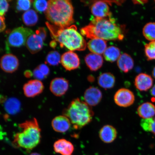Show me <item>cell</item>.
<instances>
[{
	"instance_id": "37",
	"label": "cell",
	"mask_w": 155,
	"mask_h": 155,
	"mask_svg": "<svg viewBox=\"0 0 155 155\" xmlns=\"http://www.w3.org/2000/svg\"><path fill=\"white\" fill-rule=\"evenodd\" d=\"M6 28L4 16L0 15V32L4 31Z\"/></svg>"
},
{
	"instance_id": "13",
	"label": "cell",
	"mask_w": 155,
	"mask_h": 155,
	"mask_svg": "<svg viewBox=\"0 0 155 155\" xmlns=\"http://www.w3.org/2000/svg\"><path fill=\"white\" fill-rule=\"evenodd\" d=\"M102 98L101 91L96 87H89L84 93V102L90 107L97 105L101 101Z\"/></svg>"
},
{
	"instance_id": "22",
	"label": "cell",
	"mask_w": 155,
	"mask_h": 155,
	"mask_svg": "<svg viewBox=\"0 0 155 155\" xmlns=\"http://www.w3.org/2000/svg\"><path fill=\"white\" fill-rule=\"evenodd\" d=\"M115 78L110 73L101 74L98 78V83L104 90H109L113 88L115 84Z\"/></svg>"
},
{
	"instance_id": "26",
	"label": "cell",
	"mask_w": 155,
	"mask_h": 155,
	"mask_svg": "<svg viewBox=\"0 0 155 155\" xmlns=\"http://www.w3.org/2000/svg\"><path fill=\"white\" fill-rule=\"evenodd\" d=\"M22 20L25 24L28 26H33L37 23L38 16L35 11L29 10L22 15Z\"/></svg>"
},
{
	"instance_id": "34",
	"label": "cell",
	"mask_w": 155,
	"mask_h": 155,
	"mask_svg": "<svg viewBox=\"0 0 155 155\" xmlns=\"http://www.w3.org/2000/svg\"><path fill=\"white\" fill-rule=\"evenodd\" d=\"M33 74L37 80L39 81L43 80L46 78L38 67L34 70Z\"/></svg>"
},
{
	"instance_id": "16",
	"label": "cell",
	"mask_w": 155,
	"mask_h": 155,
	"mask_svg": "<svg viewBox=\"0 0 155 155\" xmlns=\"http://www.w3.org/2000/svg\"><path fill=\"white\" fill-rule=\"evenodd\" d=\"M99 135L103 142L108 144L113 142L117 138V132L113 126L107 125L100 130Z\"/></svg>"
},
{
	"instance_id": "3",
	"label": "cell",
	"mask_w": 155,
	"mask_h": 155,
	"mask_svg": "<svg viewBox=\"0 0 155 155\" xmlns=\"http://www.w3.org/2000/svg\"><path fill=\"white\" fill-rule=\"evenodd\" d=\"M48 2L45 15L51 24L61 28L72 25L74 22V8L70 1L52 0Z\"/></svg>"
},
{
	"instance_id": "24",
	"label": "cell",
	"mask_w": 155,
	"mask_h": 155,
	"mask_svg": "<svg viewBox=\"0 0 155 155\" xmlns=\"http://www.w3.org/2000/svg\"><path fill=\"white\" fill-rule=\"evenodd\" d=\"M21 104L20 101L15 98H11L6 100L4 107L6 111L11 115H14L20 111Z\"/></svg>"
},
{
	"instance_id": "35",
	"label": "cell",
	"mask_w": 155,
	"mask_h": 155,
	"mask_svg": "<svg viewBox=\"0 0 155 155\" xmlns=\"http://www.w3.org/2000/svg\"><path fill=\"white\" fill-rule=\"evenodd\" d=\"M38 68L46 77L49 75L50 69L45 64H41L39 65Z\"/></svg>"
},
{
	"instance_id": "12",
	"label": "cell",
	"mask_w": 155,
	"mask_h": 155,
	"mask_svg": "<svg viewBox=\"0 0 155 155\" xmlns=\"http://www.w3.org/2000/svg\"><path fill=\"white\" fill-rule=\"evenodd\" d=\"M106 1H97L93 4L91 10L92 15L97 18H105L112 16Z\"/></svg>"
},
{
	"instance_id": "23",
	"label": "cell",
	"mask_w": 155,
	"mask_h": 155,
	"mask_svg": "<svg viewBox=\"0 0 155 155\" xmlns=\"http://www.w3.org/2000/svg\"><path fill=\"white\" fill-rule=\"evenodd\" d=\"M117 66L123 72L127 73L133 68L134 62L131 56L126 53L121 55L117 60Z\"/></svg>"
},
{
	"instance_id": "39",
	"label": "cell",
	"mask_w": 155,
	"mask_h": 155,
	"mask_svg": "<svg viewBox=\"0 0 155 155\" xmlns=\"http://www.w3.org/2000/svg\"><path fill=\"white\" fill-rule=\"evenodd\" d=\"M134 3V4H140L142 5L148 2L147 1H133Z\"/></svg>"
},
{
	"instance_id": "27",
	"label": "cell",
	"mask_w": 155,
	"mask_h": 155,
	"mask_svg": "<svg viewBox=\"0 0 155 155\" xmlns=\"http://www.w3.org/2000/svg\"><path fill=\"white\" fill-rule=\"evenodd\" d=\"M144 37L151 41H155V23L150 22L144 26L143 30Z\"/></svg>"
},
{
	"instance_id": "7",
	"label": "cell",
	"mask_w": 155,
	"mask_h": 155,
	"mask_svg": "<svg viewBox=\"0 0 155 155\" xmlns=\"http://www.w3.org/2000/svg\"><path fill=\"white\" fill-rule=\"evenodd\" d=\"M114 100L117 105L121 107H127L135 102V97L132 91L125 88L120 89L114 96Z\"/></svg>"
},
{
	"instance_id": "4",
	"label": "cell",
	"mask_w": 155,
	"mask_h": 155,
	"mask_svg": "<svg viewBox=\"0 0 155 155\" xmlns=\"http://www.w3.org/2000/svg\"><path fill=\"white\" fill-rule=\"evenodd\" d=\"M21 130L14 136L13 144L15 146L27 150L38 146L41 140V130L35 118L19 124Z\"/></svg>"
},
{
	"instance_id": "9",
	"label": "cell",
	"mask_w": 155,
	"mask_h": 155,
	"mask_svg": "<svg viewBox=\"0 0 155 155\" xmlns=\"http://www.w3.org/2000/svg\"><path fill=\"white\" fill-rule=\"evenodd\" d=\"M19 65V60L16 56L11 54H5L0 61V67L3 71L12 73L16 71Z\"/></svg>"
},
{
	"instance_id": "20",
	"label": "cell",
	"mask_w": 155,
	"mask_h": 155,
	"mask_svg": "<svg viewBox=\"0 0 155 155\" xmlns=\"http://www.w3.org/2000/svg\"><path fill=\"white\" fill-rule=\"evenodd\" d=\"M85 61L87 66L91 71H96L102 67L103 64V58L98 54L90 53L85 57Z\"/></svg>"
},
{
	"instance_id": "19",
	"label": "cell",
	"mask_w": 155,
	"mask_h": 155,
	"mask_svg": "<svg viewBox=\"0 0 155 155\" xmlns=\"http://www.w3.org/2000/svg\"><path fill=\"white\" fill-rule=\"evenodd\" d=\"M88 49L92 53L101 55L104 54L107 47L106 41L99 38L91 39L87 43Z\"/></svg>"
},
{
	"instance_id": "29",
	"label": "cell",
	"mask_w": 155,
	"mask_h": 155,
	"mask_svg": "<svg viewBox=\"0 0 155 155\" xmlns=\"http://www.w3.org/2000/svg\"><path fill=\"white\" fill-rule=\"evenodd\" d=\"M61 57L56 51H50L46 57V63L52 66H57L61 62Z\"/></svg>"
},
{
	"instance_id": "18",
	"label": "cell",
	"mask_w": 155,
	"mask_h": 155,
	"mask_svg": "<svg viewBox=\"0 0 155 155\" xmlns=\"http://www.w3.org/2000/svg\"><path fill=\"white\" fill-rule=\"evenodd\" d=\"M43 41L38 35L33 34L29 37L27 40V48L32 54L37 53L43 48Z\"/></svg>"
},
{
	"instance_id": "25",
	"label": "cell",
	"mask_w": 155,
	"mask_h": 155,
	"mask_svg": "<svg viewBox=\"0 0 155 155\" xmlns=\"http://www.w3.org/2000/svg\"><path fill=\"white\" fill-rule=\"evenodd\" d=\"M120 55L119 48L112 46L107 48L104 53V59L110 62H114L118 60Z\"/></svg>"
},
{
	"instance_id": "21",
	"label": "cell",
	"mask_w": 155,
	"mask_h": 155,
	"mask_svg": "<svg viewBox=\"0 0 155 155\" xmlns=\"http://www.w3.org/2000/svg\"><path fill=\"white\" fill-rule=\"evenodd\" d=\"M137 112L142 119H150L155 115V106L150 102L144 103L137 108Z\"/></svg>"
},
{
	"instance_id": "5",
	"label": "cell",
	"mask_w": 155,
	"mask_h": 155,
	"mask_svg": "<svg viewBox=\"0 0 155 155\" xmlns=\"http://www.w3.org/2000/svg\"><path fill=\"white\" fill-rule=\"evenodd\" d=\"M63 115L68 118L74 128L80 129L91 122L94 112L86 102L76 98L64 110Z\"/></svg>"
},
{
	"instance_id": "41",
	"label": "cell",
	"mask_w": 155,
	"mask_h": 155,
	"mask_svg": "<svg viewBox=\"0 0 155 155\" xmlns=\"http://www.w3.org/2000/svg\"><path fill=\"white\" fill-rule=\"evenodd\" d=\"M50 45L52 48H55L56 46H57V42L53 40L50 42Z\"/></svg>"
},
{
	"instance_id": "30",
	"label": "cell",
	"mask_w": 155,
	"mask_h": 155,
	"mask_svg": "<svg viewBox=\"0 0 155 155\" xmlns=\"http://www.w3.org/2000/svg\"><path fill=\"white\" fill-rule=\"evenodd\" d=\"M145 53L149 61L155 60V41H151L145 45Z\"/></svg>"
},
{
	"instance_id": "17",
	"label": "cell",
	"mask_w": 155,
	"mask_h": 155,
	"mask_svg": "<svg viewBox=\"0 0 155 155\" xmlns=\"http://www.w3.org/2000/svg\"><path fill=\"white\" fill-rule=\"evenodd\" d=\"M51 125L54 130L60 133L66 132L71 125L68 118L64 115L57 116L52 121Z\"/></svg>"
},
{
	"instance_id": "32",
	"label": "cell",
	"mask_w": 155,
	"mask_h": 155,
	"mask_svg": "<svg viewBox=\"0 0 155 155\" xmlns=\"http://www.w3.org/2000/svg\"><path fill=\"white\" fill-rule=\"evenodd\" d=\"M32 2L30 0H19L17 1V9L18 11H28L30 8Z\"/></svg>"
},
{
	"instance_id": "10",
	"label": "cell",
	"mask_w": 155,
	"mask_h": 155,
	"mask_svg": "<svg viewBox=\"0 0 155 155\" xmlns=\"http://www.w3.org/2000/svg\"><path fill=\"white\" fill-rule=\"evenodd\" d=\"M44 88V85L41 81L35 79L30 80L25 84L23 91L27 97L33 98L41 94Z\"/></svg>"
},
{
	"instance_id": "28",
	"label": "cell",
	"mask_w": 155,
	"mask_h": 155,
	"mask_svg": "<svg viewBox=\"0 0 155 155\" xmlns=\"http://www.w3.org/2000/svg\"><path fill=\"white\" fill-rule=\"evenodd\" d=\"M141 127L143 130L151 132L155 135V117L148 119H142L140 121Z\"/></svg>"
},
{
	"instance_id": "36",
	"label": "cell",
	"mask_w": 155,
	"mask_h": 155,
	"mask_svg": "<svg viewBox=\"0 0 155 155\" xmlns=\"http://www.w3.org/2000/svg\"><path fill=\"white\" fill-rule=\"evenodd\" d=\"M36 34L39 36L43 40H45L47 35L46 29L44 28H39L36 31Z\"/></svg>"
},
{
	"instance_id": "14",
	"label": "cell",
	"mask_w": 155,
	"mask_h": 155,
	"mask_svg": "<svg viewBox=\"0 0 155 155\" xmlns=\"http://www.w3.org/2000/svg\"><path fill=\"white\" fill-rule=\"evenodd\" d=\"M153 80L150 75L146 73H140L136 77L134 81L135 86L140 91H148L153 86Z\"/></svg>"
},
{
	"instance_id": "42",
	"label": "cell",
	"mask_w": 155,
	"mask_h": 155,
	"mask_svg": "<svg viewBox=\"0 0 155 155\" xmlns=\"http://www.w3.org/2000/svg\"><path fill=\"white\" fill-rule=\"evenodd\" d=\"M152 75L153 77L155 78V67H154L152 71Z\"/></svg>"
},
{
	"instance_id": "11",
	"label": "cell",
	"mask_w": 155,
	"mask_h": 155,
	"mask_svg": "<svg viewBox=\"0 0 155 155\" xmlns=\"http://www.w3.org/2000/svg\"><path fill=\"white\" fill-rule=\"evenodd\" d=\"M69 87V83L66 79L63 78H56L50 83V89L54 95L61 97L66 93Z\"/></svg>"
},
{
	"instance_id": "38",
	"label": "cell",
	"mask_w": 155,
	"mask_h": 155,
	"mask_svg": "<svg viewBox=\"0 0 155 155\" xmlns=\"http://www.w3.org/2000/svg\"><path fill=\"white\" fill-rule=\"evenodd\" d=\"M24 75L25 77L29 78L33 75V73L30 70H27L24 73Z\"/></svg>"
},
{
	"instance_id": "6",
	"label": "cell",
	"mask_w": 155,
	"mask_h": 155,
	"mask_svg": "<svg viewBox=\"0 0 155 155\" xmlns=\"http://www.w3.org/2000/svg\"><path fill=\"white\" fill-rule=\"evenodd\" d=\"M33 34L32 30L28 28L21 27L14 29L7 38V47L18 48L24 45L29 37Z\"/></svg>"
},
{
	"instance_id": "40",
	"label": "cell",
	"mask_w": 155,
	"mask_h": 155,
	"mask_svg": "<svg viewBox=\"0 0 155 155\" xmlns=\"http://www.w3.org/2000/svg\"><path fill=\"white\" fill-rule=\"evenodd\" d=\"M151 95L155 97V85L152 87L150 91Z\"/></svg>"
},
{
	"instance_id": "33",
	"label": "cell",
	"mask_w": 155,
	"mask_h": 155,
	"mask_svg": "<svg viewBox=\"0 0 155 155\" xmlns=\"http://www.w3.org/2000/svg\"><path fill=\"white\" fill-rule=\"evenodd\" d=\"M9 7L8 1L0 0V15L4 16L8 10Z\"/></svg>"
},
{
	"instance_id": "31",
	"label": "cell",
	"mask_w": 155,
	"mask_h": 155,
	"mask_svg": "<svg viewBox=\"0 0 155 155\" xmlns=\"http://www.w3.org/2000/svg\"><path fill=\"white\" fill-rule=\"evenodd\" d=\"M48 1L44 0H37L33 3V6L36 10L41 13L46 12L48 8Z\"/></svg>"
},
{
	"instance_id": "43",
	"label": "cell",
	"mask_w": 155,
	"mask_h": 155,
	"mask_svg": "<svg viewBox=\"0 0 155 155\" xmlns=\"http://www.w3.org/2000/svg\"><path fill=\"white\" fill-rule=\"evenodd\" d=\"M29 155H41L40 154L38 153H33Z\"/></svg>"
},
{
	"instance_id": "15",
	"label": "cell",
	"mask_w": 155,
	"mask_h": 155,
	"mask_svg": "<svg viewBox=\"0 0 155 155\" xmlns=\"http://www.w3.org/2000/svg\"><path fill=\"white\" fill-rule=\"evenodd\" d=\"M54 151L61 155H73L74 146L70 141L64 139L56 141L53 145Z\"/></svg>"
},
{
	"instance_id": "8",
	"label": "cell",
	"mask_w": 155,
	"mask_h": 155,
	"mask_svg": "<svg viewBox=\"0 0 155 155\" xmlns=\"http://www.w3.org/2000/svg\"><path fill=\"white\" fill-rule=\"evenodd\" d=\"M61 63L64 68L68 71L78 68L80 64L78 56L76 53L71 51L63 54L61 57Z\"/></svg>"
},
{
	"instance_id": "2",
	"label": "cell",
	"mask_w": 155,
	"mask_h": 155,
	"mask_svg": "<svg viewBox=\"0 0 155 155\" xmlns=\"http://www.w3.org/2000/svg\"><path fill=\"white\" fill-rule=\"evenodd\" d=\"M51 37L58 42L61 48H65L71 51H84L86 49L87 43L81 34L78 31L74 25L59 28L46 22Z\"/></svg>"
},
{
	"instance_id": "1",
	"label": "cell",
	"mask_w": 155,
	"mask_h": 155,
	"mask_svg": "<svg viewBox=\"0 0 155 155\" xmlns=\"http://www.w3.org/2000/svg\"><path fill=\"white\" fill-rule=\"evenodd\" d=\"M82 35L87 38H99L104 40H122L124 37L123 28L112 16L93 19L90 24L81 29Z\"/></svg>"
}]
</instances>
